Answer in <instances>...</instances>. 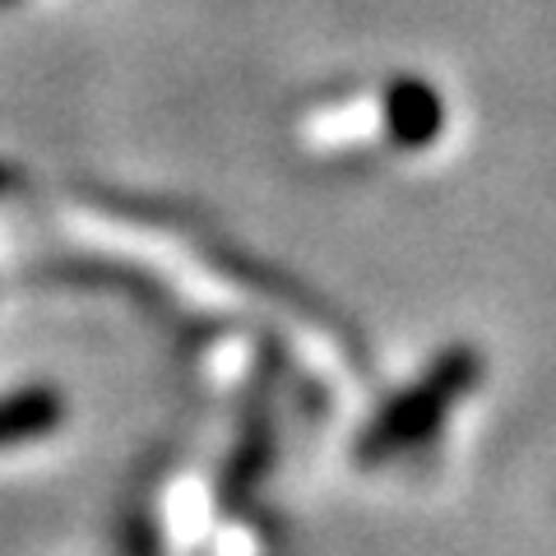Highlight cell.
I'll use <instances>...</instances> for the list:
<instances>
[{
	"label": "cell",
	"instance_id": "cell-1",
	"mask_svg": "<svg viewBox=\"0 0 556 556\" xmlns=\"http://www.w3.org/2000/svg\"><path fill=\"white\" fill-rule=\"evenodd\" d=\"M478 380V357L468 353V348H455V353H445L437 367H431L422 380H417L413 390L394 394L386 408H380L376 422L362 431L357 441V459L362 464H386L394 455H404L413 450L417 441H427L431 431L445 422L450 404Z\"/></svg>",
	"mask_w": 556,
	"mask_h": 556
},
{
	"label": "cell",
	"instance_id": "cell-2",
	"mask_svg": "<svg viewBox=\"0 0 556 556\" xmlns=\"http://www.w3.org/2000/svg\"><path fill=\"white\" fill-rule=\"evenodd\" d=\"M386 121H390L394 144L422 149V144H431V139L441 135L445 112H441V98H437V89H431V84L404 79V84H394L390 98H386Z\"/></svg>",
	"mask_w": 556,
	"mask_h": 556
},
{
	"label": "cell",
	"instance_id": "cell-3",
	"mask_svg": "<svg viewBox=\"0 0 556 556\" xmlns=\"http://www.w3.org/2000/svg\"><path fill=\"white\" fill-rule=\"evenodd\" d=\"M65 417V399L51 386H28L0 399V450H14L24 441L51 437Z\"/></svg>",
	"mask_w": 556,
	"mask_h": 556
},
{
	"label": "cell",
	"instance_id": "cell-4",
	"mask_svg": "<svg viewBox=\"0 0 556 556\" xmlns=\"http://www.w3.org/2000/svg\"><path fill=\"white\" fill-rule=\"evenodd\" d=\"M269 464V427H251L247 437H241L237 445V455L228 459V473H223V486H218V496L223 501H241V492L260 478V468Z\"/></svg>",
	"mask_w": 556,
	"mask_h": 556
},
{
	"label": "cell",
	"instance_id": "cell-5",
	"mask_svg": "<svg viewBox=\"0 0 556 556\" xmlns=\"http://www.w3.org/2000/svg\"><path fill=\"white\" fill-rule=\"evenodd\" d=\"M0 5H14V0H0Z\"/></svg>",
	"mask_w": 556,
	"mask_h": 556
},
{
	"label": "cell",
	"instance_id": "cell-6",
	"mask_svg": "<svg viewBox=\"0 0 556 556\" xmlns=\"http://www.w3.org/2000/svg\"><path fill=\"white\" fill-rule=\"evenodd\" d=\"M0 181H5V172H0Z\"/></svg>",
	"mask_w": 556,
	"mask_h": 556
}]
</instances>
